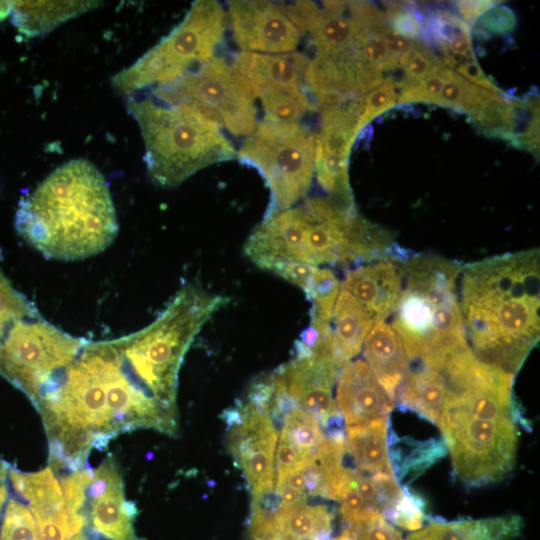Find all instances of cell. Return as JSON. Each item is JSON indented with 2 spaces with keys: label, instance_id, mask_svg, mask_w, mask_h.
<instances>
[{
  "label": "cell",
  "instance_id": "obj_13",
  "mask_svg": "<svg viewBox=\"0 0 540 540\" xmlns=\"http://www.w3.org/2000/svg\"><path fill=\"white\" fill-rule=\"evenodd\" d=\"M80 510L85 517L82 531L93 536L86 534L88 537L137 540L133 528L136 509L125 498L122 475L111 457L95 470L88 469Z\"/></svg>",
  "mask_w": 540,
  "mask_h": 540
},
{
  "label": "cell",
  "instance_id": "obj_12",
  "mask_svg": "<svg viewBox=\"0 0 540 540\" xmlns=\"http://www.w3.org/2000/svg\"><path fill=\"white\" fill-rule=\"evenodd\" d=\"M340 370L326 337L312 347L297 340L291 359L273 372L293 401L324 427L339 413L332 390Z\"/></svg>",
  "mask_w": 540,
  "mask_h": 540
},
{
  "label": "cell",
  "instance_id": "obj_33",
  "mask_svg": "<svg viewBox=\"0 0 540 540\" xmlns=\"http://www.w3.org/2000/svg\"><path fill=\"white\" fill-rule=\"evenodd\" d=\"M0 540H40L35 518L27 505L9 499L1 524Z\"/></svg>",
  "mask_w": 540,
  "mask_h": 540
},
{
  "label": "cell",
  "instance_id": "obj_37",
  "mask_svg": "<svg viewBox=\"0 0 540 540\" xmlns=\"http://www.w3.org/2000/svg\"><path fill=\"white\" fill-rule=\"evenodd\" d=\"M397 98V85L390 77L363 96L362 111L357 125L358 133L376 117L394 107Z\"/></svg>",
  "mask_w": 540,
  "mask_h": 540
},
{
  "label": "cell",
  "instance_id": "obj_8",
  "mask_svg": "<svg viewBox=\"0 0 540 540\" xmlns=\"http://www.w3.org/2000/svg\"><path fill=\"white\" fill-rule=\"evenodd\" d=\"M438 426L451 454L454 473L466 487L497 482L512 470L517 449L513 419L479 418L445 401Z\"/></svg>",
  "mask_w": 540,
  "mask_h": 540
},
{
  "label": "cell",
  "instance_id": "obj_35",
  "mask_svg": "<svg viewBox=\"0 0 540 540\" xmlns=\"http://www.w3.org/2000/svg\"><path fill=\"white\" fill-rule=\"evenodd\" d=\"M441 59L424 43L415 40L400 56L398 66L404 73V78L398 86L413 84L426 78Z\"/></svg>",
  "mask_w": 540,
  "mask_h": 540
},
{
  "label": "cell",
  "instance_id": "obj_48",
  "mask_svg": "<svg viewBox=\"0 0 540 540\" xmlns=\"http://www.w3.org/2000/svg\"><path fill=\"white\" fill-rule=\"evenodd\" d=\"M80 540H93V539H91V538H89V537H87V536H85L83 534H80Z\"/></svg>",
  "mask_w": 540,
  "mask_h": 540
},
{
  "label": "cell",
  "instance_id": "obj_4",
  "mask_svg": "<svg viewBox=\"0 0 540 540\" xmlns=\"http://www.w3.org/2000/svg\"><path fill=\"white\" fill-rule=\"evenodd\" d=\"M126 107L141 131L148 176L160 187H176L201 169L236 158L220 117L200 103L130 96Z\"/></svg>",
  "mask_w": 540,
  "mask_h": 540
},
{
  "label": "cell",
  "instance_id": "obj_11",
  "mask_svg": "<svg viewBox=\"0 0 540 540\" xmlns=\"http://www.w3.org/2000/svg\"><path fill=\"white\" fill-rule=\"evenodd\" d=\"M362 98L318 107L320 128L315 134L314 173L328 198L345 209L356 207L349 183L348 164L352 146L359 134L357 125Z\"/></svg>",
  "mask_w": 540,
  "mask_h": 540
},
{
  "label": "cell",
  "instance_id": "obj_3",
  "mask_svg": "<svg viewBox=\"0 0 540 540\" xmlns=\"http://www.w3.org/2000/svg\"><path fill=\"white\" fill-rule=\"evenodd\" d=\"M392 233L328 197H312L258 224L244 246L258 267L278 262L358 266L387 258Z\"/></svg>",
  "mask_w": 540,
  "mask_h": 540
},
{
  "label": "cell",
  "instance_id": "obj_28",
  "mask_svg": "<svg viewBox=\"0 0 540 540\" xmlns=\"http://www.w3.org/2000/svg\"><path fill=\"white\" fill-rule=\"evenodd\" d=\"M469 116L486 135L512 142L513 100L506 99L503 93L485 90Z\"/></svg>",
  "mask_w": 540,
  "mask_h": 540
},
{
  "label": "cell",
  "instance_id": "obj_30",
  "mask_svg": "<svg viewBox=\"0 0 540 540\" xmlns=\"http://www.w3.org/2000/svg\"><path fill=\"white\" fill-rule=\"evenodd\" d=\"M285 437L308 463L325 436L318 422L298 405L286 415L280 428Z\"/></svg>",
  "mask_w": 540,
  "mask_h": 540
},
{
  "label": "cell",
  "instance_id": "obj_15",
  "mask_svg": "<svg viewBox=\"0 0 540 540\" xmlns=\"http://www.w3.org/2000/svg\"><path fill=\"white\" fill-rule=\"evenodd\" d=\"M227 18L236 44L245 52H295L301 33L278 3L230 1Z\"/></svg>",
  "mask_w": 540,
  "mask_h": 540
},
{
  "label": "cell",
  "instance_id": "obj_5",
  "mask_svg": "<svg viewBox=\"0 0 540 540\" xmlns=\"http://www.w3.org/2000/svg\"><path fill=\"white\" fill-rule=\"evenodd\" d=\"M400 263L404 278L392 328L408 360L440 357L467 345L457 293L461 267L437 255L414 252Z\"/></svg>",
  "mask_w": 540,
  "mask_h": 540
},
{
  "label": "cell",
  "instance_id": "obj_27",
  "mask_svg": "<svg viewBox=\"0 0 540 540\" xmlns=\"http://www.w3.org/2000/svg\"><path fill=\"white\" fill-rule=\"evenodd\" d=\"M404 442L410 447L407 453L396 445L387 446L393 475L399 484L412 482L448 452L443 438L425 441L406 438Z\"/></svg>",
  "mask_w": 540,
  "mask_h": 540
},
{
  "label": "cell",
  "instance_id": "obj_19",
  "mask_svg": "<svg viewBox=\"0 0 540 540\" xmlns=\"http://www.w3.org/2000/svg\"><path fill=\"white\" fill-rule=\"evenodd\" d=\"M309 58L300 52L262 54L242 51L233 57L234 69L254 98L263 91H307L305 73ZM309 93V92H308Z\"/></svg>",
  "mask_w": 540,
  "mask_h": 540
},
{
  "label": "cell",
  "instance_id": "obj_20",
  "mask_svg": "<svg viewBox=\"0 0 540 540\" xmlns=\"http://www.w3.org/2000/svg\"><path fill=\"white\" fill-rule=\"evenodd\" d=\"M363 345L367 365L394 401L409 365L401 339L394 329L383 321L373 324Z\"/></svg>",
  "mask_w": 540,
  "mask_h": 540
},
{
  "label": "cell",
  "instance_id": "obj_23",
  "mask_svg": "<svg viewBox=\"0 0 540 540\" xmlns=\"http://www.w3.org/2000/svg\"><path fill=\"white\" fill-rule=\"evenodd\" d=\"M522 526L518 515L451 522L434 519L406 540H511L520 534Z\"/></svg>",
  "mask_w": 540,
  "mask_h": 540
},
{
  "label": "cell",
  "instance_id": "obj_6",
  "mask_svg": "<svg viewBox=\"0 0 540 540\" xmlns=\"http://www.w3.org/2000/svg\"><path fill=\"white\" fill-rule=\"evenodd\" d=\"M227 15L214 0H197L184 19L158 44L112 78L129 96L169 85L214 58L223 42Z\"/></svg>",
  "mask_w": 540,
  "mask_h": 540
},
{
  "label": "cell",
  "instance_id": "obj_45",
  "mask_svg": "<svg viewBox=\"0 0 540 540\" xmlns=\"http://www.w3.org/2000/svg\"><path fill=\"white\" fill-rule=\"evenodd\" d=\"M356 491L365 502L377 507V487L371 475L358 472Z\"/></svg>",
  "mask_w": 540,
  "mask_h": 540
},
{
  "label": "cell",
  "instance_id": "obj_29",
  "mask_svg": "<svg viewBox=\"0 0 540 540\" xmlns=\"http://www.w3.org/2000/svg\"><path fill=\"white\" fill-rule=\"evenodd\" d=\"M264 119L275 122L294 123L318 110L317 104L307 91H263L258 93Z\"/></svg>",
  "mask_w": 540,
  "mask_h": 540
},
{
  "label": "cell",
  "instance_id": "obj_31",
  "mask_svg": "<svg viewBox=\"0 0 540 540\" xmlns=\"http://www.w3.org/2000/svg\"><path fill=\"white\" fill-rule=\"evenodd\" d=\"M485 90L446 68L444 84L436 104L469 115Z\"/></svg>",
  "mask_w": 540,
  "mask_h": 540
},
{
  "label": "cell",
  "instance_id": "obj_25",
  "mask_svg": "<svg viewBox=\"0 0 540 540\" xmlns=\"http://www.w3.org/2000/svg\"><path fill=\"white\" fill-rule=\"evenodd\" d=\"M389 422L387 417L364 425L346 426V442L359 473L393 475L387 447Z\"/></svg>",
  "mask_w": 540,
  "mask_h": 540
},
{
  "label": "cell",
  "instance_id": "obj_40",
  "mask_svg": "<svg viewBox=\"0 0 540 540\" xmlns=\"http://www.w3.org/2000/svg\"><path fill=\"white\" fill-rule=\"evenodd\" d=\"M357 540H403L401 534L392 527L381 513L354 527Z\"/></svg>",
  "mask_w": 540,
  "mask_h": 540
},
{
  "label": "cell",
  "instance_id": "obj_9",
  "mask_svg": "<svg viewBox=\"0 0 540 540\" xmlns=\"http://www.w3.org/2000/svg\"><path fill=\"white\" fill-rule=\"evenodd\" d=\"M86 339L74 337L38 313L16 321L0 350V374L32 400L57 370L68 365Z\"/></svg>",
  "mask_w": 540,
  "mask_h": 540
},
{
  "label": "cell",
  "instance_id": "obj_32",
  "mask_svg": "<svg viewBox=\"0 0 540 540\" xmlns=\"http://www.w3.org/2000/svg\"><path fill=\"white\" fill-rule=\"evenodd\" d=\"M36 314V307L11 285L0 268V350L8 329Z\"/></svg>",
  "mask_w": 540,
  "mask_h": 540
},
{
  "label": "cell",
  "instance_id": "obj_17",
  "mask_svg": "<svg viewBox=\"0 0 540 540\" xmlns=\"http://www.w3.org/2000/svg\"><path fill=\"white\" fill-rule=\"evenodd\" d=\"M403 278L402 264L387 257L350 268L341 285L375 324L383 322L395 311Z\"/></svg>",
  "mask_w": 540,
  "mask_h": 540
},
{
  "label": "cell",
  "instance_id": "obj_7",
  "mask_svg": "<svg viewBox=\"0 0 540 540\" xmlns=\"http://www.w3.org/2000/svg\"><path fill=\"white\" fill-rule=\"evenodd\" d=\"M315 133L300 122L263 119L245 138L236 158L264 179L270 200L267 218L301 203L314 176Z\"/></svg>",
  "mask_w": 540,
  "mask_h": 540
},
{
  "label": "cell",
  "instance_id": "obj_41",
  "mask_svg": "<svg viewBox=\"0 0 540 540\" xmlns=\"http://www.w3.org/2000/svg\"><path fill=\"white\" fill-rule=\"evenodd\" d=\"M454 72L476 86L495 93H502V91L484 74L475 57L465 60L454 70Z\"/></svg>",
  "mask_w": 540,
  "mask_h": 540
},
{
  "label": "cell",
  "instance_id": "obj_2",
  "mask_svg": "<svg viewBox=\"0 0 540 540\" xmlns=\"http://www.w3.org/2000/svg\"><path fill=\"white\" fill-rule=\"evenodd\" d=\"M18 234L48 259L80 260L101 253L118 234L108 184L89 161L73 159L56 168L21 198Z\"/></svg>",
  "mask_w": 540,
  "mask_h": 540
},
{
  "label": "cell",
  "instance_id": "obj_44",
  "mask_svg": "<svg viewBox=\"0 0 540 540\" xmlns=\"http://www.w3.org/2000/svg\"><path fill=\"white\" fill-rule=\"evenodd\" d=\"M380 33L389 54L398 61L400 56L409 48V46L413 42L412 40L407 39L396 33L389 26V24H386L384 27H382Z\"/></svg>",
  "mask_w": 540,
  "mask_h": 540
},
{
  "label": "cell",
  "instance_id": "obj_36",
  "mask_svg": "<svg viewBox=\"0 0 540 540\" xmlns=\"http://www.w3.org/2000/svg\"><path fill=\"white\" fill-rule=\"evenodd\" d=\"M385 8L387 22L396 33L412 41L422 37L424 14L416 4L385 2Z\"/></svg>",
  "mask_w": 540,
  "mask_h": 540
},
{
  "label": "cell",
  "instance_id": "obj_47",
  "mask_svg": "<svg viewBox=\"0 0 540 540\" xmlns=\"http://www.w3.org/2000/svg\"><path fill=\"white\" fill-rule=\"evenodd\" d=\"M13 1H0V21L5 19L11 12Z\"/></svg>",
  "mask_w": 540,
  "mask_h": 540
},
{
  "label": "cell",
  "instance_id": "obj_24",
  "mask_svg": "<svg viewBox=\"0 0 540 540\" xmlns=\"http://www.w3.org/2000/svg\"><path fill=\"white\" fill-rule=\"evenodd\" d=\"M92 1H13V25L24 35H42L96 6Z\"/></svg>",
  "mask_w": 540,
  "mask_h": 540
},
{
  "label": "cell",
  "instance_id": "obj_26",
  "mask_svg": "<svg viewBox=\"0 0 540 540\" xmlns=\"http://www.w3.org/2000/svg\"><path fill=\"white\" fill-rule=\"evenodd\" d=\"M332 520L333 514L324 505L283 506L254 540H263L272 533L291 539L316 536L322 531H332Z\"/></svg>",
  "mask_w": 540,
  "mask_h": 540
},
{
  "label": "cell",
  "instance_id": "obj_43",
  "mask_svg": "<svg viewBox=\"0 0 540 540\" xmlns=\"http://www.w3.org/2000/svg\"><path fill=\"white\" fill-rule=\"evenodd\" d=\"M460 18L469 26L474 24L486 12L501 3L498 1H457L454 2Z\"/></svg>",
  "mask_w": 540,
  "mask_h": 540
},
{
  "label": "cell",
  "instance_id": "obj_38",
  "mask_svg": "<svg viewBox=\"0 0 540 540\" xmlns=\"http://www.w3.org/2000/svg\"><path fill=\"white\" fill-rule=\"evenodd\" d=\"M446 66L442 61L434 68V70L423 80L398 86L399 94L397 102L400 104L425 102L436 104L441 93L444 80Z\"/></svg>",
  "mask_w": 540,
  "mask_h": 540
},
{
  "label": "cell",
  "instance_id": "obj_10",
  "mask_svg": "<svg viewBox=\"0 0 540 540\" xmlns=\"http://www.w3.org/2000/svg\"><path fill=\"white\" fill-rule=\"evenodd\" d=\"M166 104L197 102L214 111L223 127L236 137L249 136L257 126L255 98L231 63L213 58L181 79L152 89Z\"/></svg>",
  "mask_w": 540,
  "mask_h": 540
},
{
  "label": "cell",
  "instance_id": "obj_39",
  "mask_svg": "<svg viewBox=\"0 0 540 540\" xmlns=\"http://www.w3.org/2000/svg\"><path fill=\"white\" fill-rule=\"evenodd\" d=\"M358 472L346 465L330 471L321 478L318 494L330 500L341 501L351 490L356 488Z\"/></svg>",
  "mask_w": 540,
  "mask_h": 540
},
{
  "label": "cell",
  "instance_id": "obj_21",
  "mask_svg": "<svg viewBox=\"0 0 540 540\" xmlns=\"http://www.w3.org/2000/svg\"><path fill=\"white\" fill-rule=\"evenodd\" d=\"M407 374L395 401L402 411H412L437 424L446 398V382L436 367L420 360H408Z\"/></svg>",
  "mask_w": 540,
  "mask_h": 540
},
{
  "label": "cell",
  "instance_id": "obj_22",
  "mask_svg": "<svg viewBox=\"0 0 540 540\" xmlns=\"http://www.w3.org/2000/svg\"><path fill=\"white\" fill-rule=\"evenodd\" d=\"M372 326L366 311L340 284L330 320L329 339L341 368L360 352Z\"/></svg>",
  "mask_w": 540,
  "mask_h": 540
},
{
  "label": "cell",
  "instance_id": "obj_46",
  "mask_svg": "<svg viewBox=\"0 0 540 540\" xmlns=\"http://www.w3.org/2000/svg\"><path fill=\"white\" fill-rule=\"evenodd\" d=\"M9 469L6 463L0 459V515L8 493L7 479L9 477Z\"/></svg>",
  "mask_w": 540,
  "mask_h": 540
},
{
  "label": "cell",
  "instance_id": "obj_18",
  "mask_svg": "<svg viewBox=\"0 0 540 540\" xmlns=\"http://www.w3.org/2000/svg\"><path fill=\"white\" fill-rule=\"evenodd\" d=\"M335 403L346 426L387 418L394 406L367 363L359 359L349 361L341 368Z\"/></svg>",
  "mask_w": 540,
  "mask_h": 540
},
{
  "label": "cell",
  "instance_id": "obj_14",
  "mask_svg": "<svg viewBox=\"0 0 540 540\" xmlns=\"http://www.w3.org/2000/svg\"><path fill=\"white\" fill-rule=\"evenodd\" d=\"M227 423L228 447L243 471L252 495L275 488L274 452L278 431L269 415L239 402Z\"/></svg>",
  "mask_w": 540,
  "mask_h": 540
},
{
  "label": "cell",
  "instance_id": "obj_16",
  "mask_svg": "<svg viewBox=\"0 0 540 540\" xmlns=\"http://www.w3.org/2000/svg\"><path fill=\"white\" fill-rule=\"evenodd\" d=\"M14 490L27 501L40 540H72L84 527V519L71 515L66 506L60 482L53 469L25 473L9 469Z\"/></svg>",
  "mask_w": 540,
  "mask_h": 540
},
{
  "label": "cell",
  "instance_id": "obj_1",
  "mask_svg": "<svg viewBox=\"0 0 540 540\" xmlns=\"http://www.w3.org/2000/svg\"><path fill=\"white\" fill-rule=\"evenodd\" d=\"M459 306L478 360L515 375L539 341V249L505 253L461 268Z\"/></svg>",
  "mask_w": 540,
  "mask_h": 540
},
{
  "label": "cell",
  "instance_id": "obj_34",
  "mask_svg": "<svg viewBox=\"0 0 540 540\" xmlns=\"http://www.w3.org/2000/svg\"><path fill=\"white\" fill-rule=\"evenodd\" d=\"M403 496L390 508L381 512L385 520L407 530H418L426 518L424 497L412 491L407 485L402 487Z\"/></svg>",
  "mask_w": 540,
  "mask_h": 540
},
{
  "label": "cell",
  "instance_id": "obj_42",
  "mask_svg": "<svg viewBox=\"0 0 540 540\" xmlns=\"http://www.w3.org/2000/svg\"><path fill=\"white\" fill-rule=\"evenodd\" d=\"M483 25L491 32L511 31L515 26V16L507 7H494L483 15Z\"/></svg>",
  "mask_w": 540,
  "mask_h": 540
}]
</instances>
